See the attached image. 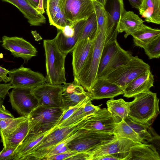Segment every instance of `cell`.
<instances>
[{"instance_id": "obj_7", "label": "cell", "mask_w": 160, "mask_h": 160, "mask_svg": "<svg viewBox=\"0 0 160 160\" xmlns=\"http://www.w3.org/2000/svg\"><path fill=\"white\" fill-rule=\"evenodd\" d=\"M149 69L148 64L138 56H132L126 63L118 67L104 78L124 90L129 83Z\"/></svg>"}, {"instance_id": "obj_14", "label": "cell", "mask_w": 160, "mask_h": 160, "mask_svg": "<svg viewBox=\"0 0 160 160\" xmlns=\"http://www.w3.org/2000/svg\"><path fill=\"white\" fill-rule=\"evenodd\" d=\"M2 47L9 51L14 57L21 58L27 63L37 55L36 49L29 42L17 37L3 36L2 38Z\"/></svg>"}, {"instance_id": "obj_15", "label": "cell", "mask_w": 160, "mask_h": 160, "mask_svg": "<svg viewBox=\"0 0 160 160\" xmlns=\"http://www.w3.org/2000/svg\"><path fill=\"white\" fill-rule=\"evenodd\" d=\"M65 12L68 24L87 19L94 12L93 0H67Z\"/></svg>"}, {"instance_id": "obj_16", "label": "cell", "mask_w": 160, "mask_h": 160, "mask_svg": "<svg viewBox=\"0 0 160 160\" xmlns=\"http://www.w3.org/2000/svg\"><path fill=\"white\" fill-rule=\"evenodd\" d=\"M116 125L111 113L106 108L100 109L89 116L82 129L100 131L114 134Z\"/></svg>"}, {"instance_id": "obj_10", "label": "cell", "mask_w": 160, "mask_h": 160, "mask_svg": "<svg viewBox=\"0 0 160 160\" xmlns=\"http://www.w3.org/2000/svg\"><path fill=\"white\" fill-rule=\"evenodd\" d=\"M12 108L21 116H28L38 106L32 89L17 88L8 93Z\"/></svg>"}, {"instance_id": "obj_30", "label": "cell", "mask_w": 160, "mask_h": 160, "mask_svg": "<svg viewBox=\"0 0 160 160\" xmlns=\"http://www.w3.org/2000/svg\"><path fill=\"white\" fill-rule=\"evenodd\" d=\"M89 100L83 107L73 113L68 118L59 125V127H64L73 124L83 118L92 115L100 109L101 105L95 106Z\"/></svg>"}, {"instance_id": "obj_2", "label": "cell", "mask_w": 160, "mask_h": 160, "mask_svg": "<svg viewBox=\"0 0 160 160\" xmlns=\"http://www.w3.org/2000/svg\"><path fill=\"white\" fill-rule=\"evenodd\" d=\"M89 116L69 126L62 127H55L51 132L32 149L22 160H43L55 145L81 128Z\"/></svg>"}, {"instance_id": "obj_52", "label": "cell", "mask_w": 160, "mask_h": 160, "mask_svg": "<svg viewBox=\"0 0 160 160\" xmlns=\"http://www.w3.org/2000/svg\"><path fill=\"white\" fill-rule=\"evenodd\" d=\"M93 1H95L97 2V0H93Z\"/></svg>"}, {"instance_id": "obj_25", "label": "cell", "mask_w": 160, "mask_h": 160, "mask_svg": "<svg viewBox=\"0 0 160 160\" xmlns=\"http://www.w3.org/2000/svg\"><path fill=\"white\" fill-rule=\"evenodd\" d=\"M28 118L22 122L16 128L8 135L0 132L3 147L8 148L10 146L17 147L21 144L27 136L28 131Z\"/></svg>"}, {"instance_id": "obj_8", "label": "cell", "mask_w": 160, "mask_h": 160, "mask_svg": "<svg viewBox=\"0 0 160 160\" xmlns=\"http://www.w3.org/2000/svg\"><path fill=\"white\" fill-rule=\"evenodd\" d=\"M114 137L113 134L87 130L73 139L67 145L71 150L88 153L97 147L111 141Z\"/></svg>"}, {"instance_id": "obj_43", "label": "cell", "mask_w": 160, "mask_h": 160, "mask_svg": "<svg viewBox=\"0 0 160 160\" xmlns=\"http://www.w3.org/2000/svg\"><path fill=\"white\" fill-rule=\"evenodd\" d=\"M11 88L12 87L9 83H0V98L4 99Z\"/></svg>"}, {"instance_id": "obj_13", "label": "cell", "mask_w": 160, "mask_h": 160, "mask_svg": "<svg viewBox=\"0 0 160 160\" xmlns=\"http://www.w3.org/2000/svg\"><path fill=\"white\" fill-rule=\"evenodd\" d=\"M122 0H106L103 7L107 16L105 42L117 39L121 18L125 10Z\"/></svg>"}, {"instance_id": "obj_37", "label": "cell", "mask_w": 160, "mask_h": 160, "mask_svg": "<svg viewBox=\"0 0 160 160\" xmlns=\"http://www.w3.org/2000/svg\"><path fill=\"white\" fill-rule=\"evenodd\" d=\"M90 100H91L89 97L88 96L81 101L75 106L70 108L67 110L63 111L59 121L55 126H58L64 121L68 118L73 113L80 108L85 105Z\"/></svg>"}, {"instance_id": "obj_44", "label": "cell", "mask_w": 160, "mask_h": 160, "mask_svg": "<svg viewBox=\"0 0 160 160\" xmlns=\"http://www.w3.org/2000/svg\"><path fill=\"white\" fill-rule=\"evenodd\" d=\"M90 155L88 153L78 152L76 154L69 158L68 160H90Z\"/></svg>"}, {"instance_id": "obj_38", "label": "cell", "mask_w": 160, "mask_h": 160, "mask_svg": "<svg viewBox=\"0 0 160 160\" xmlns=\"http://www.w3.org/2000/svg\"><path fill=\"white\" fill-rule=\"evenodd\" d=\"M17 148L12 146L6 148L3 147L0 152V160H13L14 152Z\"/></svg>"}, {"instance_id": "obj_32", "label": "cell", "mask_w": 160, "mask_h": 160, "mask_svg": "<svg viewBox=\"0 0 160 160\" xmlns=\"http://www.w3.org/2000/svg\"><path fill=\"white\" fill-rule=\"evenodd\" d=\"M97 29V20L94 12L86 20L78 41L83 39L90 41L94 40L96 36Z\"/></svg>"}, {"instance_id": "obj_9", "label": "cell", "mask_w": 160, "mask_h": 160, "mask_svg": "<svg viewBox=\"0 0 160 160\" xmlns=\"http://www.w3.org/2000/svg\"><path fill=\"white\" fill-rule=\"evenodd\" d=\"M8 74L9 83L12 88L33 89L47 82L46 78L42 74L25 68L23 65L9 71Z\"/></svg>"}, {"instance_id": "obj_47", "label": "cell", "mask_w": 160, "mask_h": 160, "mask_svg": "<svg viewBox=\"0 0 160 160\" xmlns=\"http://www.w3.org/2000/svg\"><path fill=\"white\" fill-rule=\"evenodd\" d=\"M28 2L37 10L39 4L40 0H27Z\"/></svg>"}, {"instance_id": "obj_23", "label": "cell", "mask_w": 160, "mask_h": 160, "mask_svg": "<svg viewBox=\"0 0 160 160\" xmlns=\"http://www.w3.org/2000/svg\"><path fill=\"white\" fill-rule=\"evenodd\" d=\"M15 6L23 14L31 26L45 24L46 19L43 14L32 6L27 0H1Z\"/></svg>"}, {"instance_id": "obj_17", "label": "cell", "mask_w": 160, "mask_h": 160, "mask_svg": "<svg viewBox=\"0 0 160 160\" xmlns=\"http://www.w3.org/2000/svg\"><path fill=\"white\" fill-rule=\"evenodd\" d=\"M139 143H141L115 135L112 140L97 147L88 153L90 155V160H96L98 158L107 155L128 152L132 146Z\"/></svg>"}, {"instance_id": "obj_41", "label": "cell", "mask_w": 160, "mask_h": 160, "mask_svg": "<svg viewBox=\"0 0 160 160\" xmlns=\"http://www.w3.org/2000/svg\"><path fill=\"white\" fill-rule=\"evenodd\" d=\"M148 129L152 136V139L150 143H151V144H153L156 148L157 150L158 149L159 151L160 150V136L151 126L148 127Z\"/></svg>"}, {"instance_id": "obj_49", "label": "cell", "mask_w": 160, "mask_h": 160, "mask_svg": "<svg viewBox=\"0 0 160 160\" xmlns=\"http://www.w3.org/2000/svg\"><path fill=\"white\" fill-rule=\"evenodd\" d=\"M3 58V54L2 53H0V59Z\"/></svg>"}, {"instance_id": "obj_29", "label": "cell", "mask_w": 160, "mask_h": 160, "mask_svg": "<svg viewBox=\"0 0 160 160\" xmlns=\"http://www.w3.org/2000/svg\"><path fill=\"white\" fill-rule=\"evenodd\" d=\"M131 103V102H127L122 98L115 100L112 98L107 102V109L116 123L128 116Z\"/></svg>"}, {"instance_id": "obj_18", "label": "cell", "mask_w": 160, "mask_h": 160, "mask_svg": "<svg viewBox=\"0 0 160 160\" xmlns=\"http://www.w3.org/2000/svg\"><path fill=\"white\" fill-rule=\"evenodd\" d=\"M89 96L88 92L75 79L63 85L62 104L61 108L65 111L75 106L80 102Z\"/></svg>"}, {"instance_id": "obj_6", "label": "cell", "mask_w": 160, "mask_h": 160, "mask_svg": "<svg viewBox=\"0 0 160 160\" xmlns=\"http://www.w3.org/2000/svg\"><path fill=\"white\" fill-rule=\"evenodd\" d=\"M122 49L117 39L105 43L98 72V78H104L118 67L126 63L132 57Z\"/></svg>"}, {"instance_id": "obj_1", "label": "cell", "mask_w": 160, "mask_h": 160, "mask_svg": "<svg viewBox=\"0 0 160 160\" xmlns=\"http://www.w3.org/2000/svg\"><path fill=\"white\" fill-rule=\"evenodd\" d=\"M131 102L128 116L147 127L151 126L160 114L159 99L150 90L139 93Z\"/></svg>"}, {"instance_id": "obj_19", "label": "cell", "mask_w": 160, "mask_h": 160, "mask_svg": "<svg viewBox=\"0 0 160 160\" xmlns=\"http://www.w3.org/2000/svg\"><path fill=\"white\" fill-rule=\"evenodd\" d=\"M88 93L90 98L92 100L105 98H112L123 94L124 91L118 85L105 78H98Z\"/></svg>"}, {"instance_id": "obj_3", "label": "cell", "mask_w": 160, "mask_h": 160, "mask_svg": "<svg viewBox=\"0 0 160 160\" xmlns=\"http://www.w3.org/2000/svg\"><path fill=\"white\" fill-rule=\"evenodd\" d=\"M106 36V31H97L88 58L80 72L74 78L88 92L98 78V70Z\"/></svg>"}, {"instance_id": "obj_42", "label": "cell", "mask_w": 160, "mask_h": 160, "mask_svg": "<svg viewBox=\"0 0 160 160\" xmlns=\"http://www.w3.org/2000/svg\"><path fill=\"white\" fill-rule=\"evenodd\" d=\"M3 98H0V119L15 118L12 114L6 109L3 105Z\"/></svg>"}, {"instance_id": "obj_28", "label": "cell", "mask_w": 160, "mask_h": 160, "mask_svg": "<svg viewBox=\"0 0 160 160\" xmlns=\"http://www.w3.org/2000/svg\"><path fill=\"white\" fill-rule=\"evenodd\" d=\"M138 10L145 21L160 24V0H143Z\"/></svg>"}, {"instance_id": "obj_31", "label": "cell", "mask_w": 160, "mask_h": 160, "mask_svg": "<svg viewBox=\"0 0 160 160\" xmlns=\"http://www.w3.org/2000/svg\"><path fill=\"white\" fill-rule=\"evenodd\" d=\"M114 135L117 137L127 138L135 142L148 143L147 142L143 140L123 119L116 123Z\"/></svg>"}, {"instance_id": "obj_48", "label": "cell", "mask_w": 160, "mask_h": 160, "mask_svg": "<svg viewBox=\"0 0 160 160\" xmlns=\"http://www.w3.org/2000/svg\"><path fill=\"white\" fill-rule=\"evenodd\" d=\"M106 0H97V2L103 6L105 3Z\"/></svg>"}, {"instance_id": "obj_36", "label": "cell", "mask_w": 160, "mask_h": 160, "mask_svg": "<svg viewBox=\"0 0 160 160\" xmlns=\"http://www.w3.org/2000/svg\"><path fill=\"white\" fill-rule=\"evenodd\" d=\"M87 130L81 128L77 131L71 136L67 138L61 142L55 145L50 151L48 154L43 159L46 160L50 156L55 155L57 151L65 145H67L69 142L79 135L86 131Z\"/></svg>"}, {"instance_id": "obj_34", "label": "cell", "mask_w": 160, "mask_h": 160, "mask_svg": "<svg viewBox=\"0 0 160 160\" xmlns=\"http://www.w3.org/2000/svg\"><path fill=\"white\" fill-rule=\"evenodd\" d=\"M123 119L143 140L150 143L152 136L148 130V127L132 120L128 116Z\"/></svg>"}, {"instance_id": "obj_39", "label": "cell", "mask_w": 160, "mask_h": 160, "mask_svg": "<svg viewBox=\"0 0 160 160\" xmlns=\"http://www.w3.org/2000/svg\"><path fill=\"white\" fill-rule=\"evenodd\" d=\"M78 152L76 151L70 150L64 152L50 156L47 158L46 160H68L69 158L74 155Z\"/></svg>"}, {"instance_id": "obj_53", "label": "cell", "mask_w": 160, "mask_h": 160, "mask_svg": "<svg viewBox=\"0 0 160 160\" xmlns=\"http://www.w3.org/2000/svg\"></svg>"}, {"instance_id": "obj_24", "label": "cell", "mask_w": 160, "mask_h": 160, "mask_svg": "<svg viewBox=\"0 0 160 160\" xmlns=\"http://www.w3.org/2000/svg\"><path fill=\"white\" fill-rule=\"evenodd\" d=\"M125 160H160V157L153 144L141 143L131 148Z\"/></svg>"}, {"instance_id": "obj_5", "label": "cell", "mask_w": 160, "mask_h": 160, "mask_svg": "<svg viewBox=\"0 0 160 160\" xmlns=\"http://www.w3.org/2000/svg\"><path fill=\"white\" fill-rule=\"evenodd\" d=\"M63 112L61 107L38 106L28 116V131L26 137L38 136L53 128Z\"/></svg>"}, {"instance_id": "obj_33", "label": "cell", "mask_w": 160, "mask_h": 160, "mask_svg": "<svg viewBox=\"0 0 160 160\" xmlns=\"http://www.w3.org/2000/svg\"><path fill=\"white\" fill-rule=\"evenodd\" d=\"M28 118V116H21L13 118L0 119V132L5 135L10 134L20 123Z\"/></svg>"}, {"instance_id": "obj_45", "label": "cell", "mask_w": 160, "mask_h": 160, "mask_svg": "<svg viewBox=\"0 0 160 160\" xmlns=\"http://www.w3.org/2000/svg\"><path fill=\"white\" fill-rule=\"evenodd\" d=\"M9 71L0 66V82H3L7 83L10 82L9 78L7 76Z\"/></svg>"}, {"instance_id": "obj_12", "label": "cell", "mask_w": 160, "mask_h": 160, "mask_svg": "<svg viewBox=\"0 0 160 160\" xmlns=\"http://www.w3.org/2000/svg\"><path fill=\"white\" fill-rule=\"evenodd\" d=\"M38 101V106L50 108L61 107L63 85L46 83L32 89Z\"/></svg>"}, {"instance_id": "obj_21", "label": "cell", "mask_w": 160, "mask_h": 160, "mask_svg": "<svg viewBox=\"0 0 160 160\" xmlns=\"http://www.w3.org/2000/svg\"><path fill=\"white\" fill-rule=\"evenodd\" d=\"M154 76L148 69L129 83L123 90V96L134 97L141 93L150 91L153 86Z\"/></svg>"}, {"instance_id": "obj_20", "label": "cell", "mask_w": 160, "mask_h": 160, "mask_svg": "<svg viewBox=\"0 0 160 160\" xmlns=\"http://www.w3.org/2000/svg\"><path fill=\"white\" fill-rule=\"evenodd\" d=\"M67 0H47L46 11L51 25L62 30L68 24L65 15Z\"/></svg>"}, {"instance_id": "obj_50", "label": "cell", "mask_w": 160, "mask_h": 160, "mask_svg": "<svg viewBox=\"0 0 160 160\" xmlns=\"http://www.w3.org/2000/svg\"><path fill=\"white\" fill-rule=\"evenodd\" d=\"M44 2V0H40V3L41 4H42Z\"/></svg>"}, {"instance_id": "obj_11", "label": "cell", "mask_w": 160, "mask_h": 160, "mask_svg": "<svg viewBox=\"0 0 160 160\" xmlns=\"http://www.w3.org/2000/svg\"><path fill=\"white\" fill-rule=\"evenodd\" d=\"M85 20L74 24H68L61 30L57 29L58 32L54 39L60 51L67 55L72 51L81 34Z\"/></svg>"}, {"instance_id": "obj_51", "label": "cell", "mask_w": 160, "mask_h": 160, "mask_svg": "<svg viewBox=\"0 0 160 160\" xmlns=\"http://www.w3.org/2000/svg\"><path fill=\"white\" fill-rule=\"evenodd\" d=\"M2 42V41L0 39V42Z\"/></svg>"}, {"instance_id": "obj_46", "label": "cell", "mask_w": 160, "mask_h": 160, "mask_svg": "<svg viewBox=\"0 0 160 160\" xmlns=\"http://www.w3.org/2000/svg\"><path fill=\"white\" fill-rule=\"evenodd\" d=\"M143 0H128L132 6L138 9Z\"/></svg>"}, {"instance_id": "obj_26", "label": "cell", "mask_w": 160, "mask_h": 160, "mask_svg": "<svg viewBox=\"0 0 160 160\" xmlns=\"http://www.w3.org/2000/svg\"><path fill=\"white\" fill-rule=\"evenodd\" d=\"M144 21L139 17L131 11L126 10L122 14L118 24V32H125L124 37L126 38L143 23Z\"/></svg>"}, {"instance_id": "obj_4", "label": "cell", "mask_w": 160, "mask_h": 160, "mask_svg": "<svg viewBox=\"0 0 160 160\" xmlns=\"http://www.w3.org/2000/svg\"><path fill=\"white\" fill-rule=\"evenodd\" d=\"M47 82L53 85L66 83L65 62L67 55L59 50L54 39L44 40Z\"/></svg>"}, {"instance_id": "obj_40", "label": "cell", "mask_w": 160, "mask_h": 160, "mask_svg": "<svg viewBox=\"0 0 160 160\" xmlns=\"http://www.w3.org/2000/svg\"><path fill=\"white\" fill-rule=\"evenodd\" d=\"M128 152L108 154L97 158L96 160H125Z\"/></svg>"}, {"instance_id": "obj_22", "label": "cell", "mask_w": 160, "mask_h": 160, "mask_svg": "<svg viewBox=\"0 0 160 160\" xmlns=\"http://www.w3.org/2000/svg\"><path fill=\"white\" fill-rule=\"evenodd\" d=\"M94 40L78 41L72 51V66L74 78L80 72L87 60L93 47Z\"/></svg>"}, {"instance_id": "obj_27", "label": "cell", "mask_w": 160, "mask_h": 160, "mask_svg": "<svg viewBox=\"0 0 160 160\" xmlns=\"http://www.w3.org/2000/svg\"><path fill=\"white\" fill-rule=\"evenodd\" d=\"M134 45L143 48L149 43L160 36V30L154 29L143 23L131 35Z\"/></svg>"}, {"instance_id": "obj_35", "label": "cell", "mask_w": 160, "mask_h": 160, "mask_svg": "<svg viewBox=\"0 0 160 160\" xmlns=\"http://www.w3.org/2000/svg\"><path fill=\"white\" fill-rule=\"evenodd\" d=\"M143 49L150 59L159 58L160 56V36L148 44Z\"/></svg>"}]
</instances>
